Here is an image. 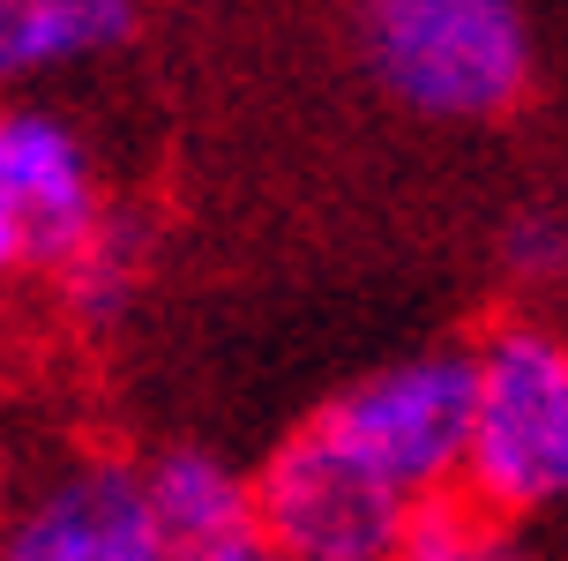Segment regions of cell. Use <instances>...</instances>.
Returning a JSON list of instances; mask_svg holds the SVG:
<instances>
[{"label":"cell","instance_id":"cell-1","mask_svg":"<svg viewBox=\"0 0 568 561\" xmlns=\"http://www.w3.org/2000/svg\"><path fill=\"white\" fill-rule=\"evenodd\" d=\"M359 60L404 112L486 128L531 106L539 30L524 0H367Z\"/></svg>","mask_w":568,"mask_h":561},{"label":"cell","instance_id":"cell-2","mask_svg":"<svg viewBox=\"0 0 568 561\" xmlns=\"http://www.w3.org/2000/svg\"><path fill=\"white\" fill-rule=\"evenodd\" d=\"M471 360V412H464V457L456 494L486 517L531 524L568 494V344L539 314L494 322Z\"/></svg>","mask_w":568,"mask_h":561},{"label":"cell","instance_id":"cell-3","mask_svg":"<svg viewBox=\"0 0 568 561\" xmlns=\"http://www.w3.org/2000/svg\"><path fill=\"white\" fill-rule=\"evenodd\" d=\"M464 412H471V360L464 344H434L359 374L314 427L352 449L382 487H397L404 502H442L456 494Z\"/></svg>","mask_w":568,"mask_h":561},{"label":"cell","instance_id":"cell-4","mask_svg":"<svg viewBox=\"0 0 568 561\" xmlns=\"http://www.w3.org/2000/svg\"><path fill=\"white\" fill-rule=\"evenodd\" d=\"M255 479V539L277 547L284 561H397L412 509L397 487L337 449L322 427H300L270 449V464Z\"/></svg>","mask_w":568,"mask_h":561},{"label":"cell","instance_id":"cell-5","mask_svg":"<svg viewBox=\"0 0 568 561\" xmlns=\"http://www.w3.org/2000/svg\"><path fill=\"white\" fill-rule=\"evenodd\" d=\"M0 561H172L142 502V464L60 457L0 509Z\"/></svg>","mask_w":568,"mask_h":561},{"label":"cell","instance_id":"cell-6","mask_svg":"<svg viewBox=\"0 0 568 561\" xmlns=\"http://www.w3.org/2000/svg\"><path fill=\"white\" fill-rule=\"evenodd\" d=\"M0 202L23 224L30 262L53 270L60 254L83 248V232L105 218V188H98V158L68 112L0 106Z\"/></svg>","mask_w":568,"mask_h":561},{"label":"cell","instance_id":"cell-7","mask_svg":"<svg viewBox=\"0 0 568 561\" xmlns=\"http://www.w3.org/2000/svg\"><path fill=\"white\" fill-rule=\"evenodd\" d=\"M142 502L172 561H217L255 539V479L217 449H165L142 464Z\"/></svg>","mask_w":568,"mask_h":561},{"label":"cell","instance_id":"cell-8","mask_svg":"<svg viewBox=\"0 0 568 561\" xmlns=\"http://www.w3.org/2000/svg\"><path fill=\"white\" fill-rule=\"evenodd\" d=\"M135 0H0V90H30L135 38Z\"/></svg>","mask_w":568,"mask_h":561},{"label":"cell","instance_id":"cell-9","mask_svg":"<svg viewBox=\"0 0 568 561\" xmlns=\"http://www.w3.org/2000/svg\"><path fill=\"white\" fill-rule=\"evenodd\" d=\"M142 262H150V248H142V224L120 218V210H105V218L83 232V248L53 262L60 300L83 314V322H113V314L135 300Z\"/></svg>","mask_w":568,"mask_h":561},{"label":"cell","instance_id":"cell-10","mask_svg":"<svg viewBox=\"0 0 568 561\" xmlns=\"http://www.w3.org/2000/svg\"><path fill=\"white\" fill-rule=\"evenodd\" d=\"M397 561H539L524 524L509 517H486L464 494H442V502H419L412 524H404Z\"/></svg>","mask_w":568,"mask_h":561},{"label":"cell","instance_id":"cell-11","mask_svg":"<svg viewBox=\"0 0 568 561\" xmlns=\"http://www.w3.org/2000/svg\"><path fill=\"white\" fill-rule=\"evenodd\" d=\"M501 240H509V270H516V284L546 292V284L561 278V210H524V218H516Z\"/></svg>","mask_w":568,"mask_h":561},{"label":"cell","instance_id":"cell-12","mask_svg":"<svg viewBox=\"0 0 568 561\" xmlns=\"http://www.w3.org/2000/svg\"><path fill=\"white\" fill-rule=\"evenodd\" d=\"M16 270H30V248H23V224H16V210L0 202V278H16Z\"/></svg>","mask_w":568,"mask_h":561},{"label":"cell","instance_id":"cell-13","mask_svg":"<svg viewBox=\"0 0 568 561\" xmlns=\"http://www.w3.org/2000/svg\"><path fill=\"white\" fill-rule=\"evenodd\" d=\"M217 561H284L277 547H262V539H247V547H232V554H217Z\"/></svg>","mask_w":568,"mask_h":561}]
</instances>
